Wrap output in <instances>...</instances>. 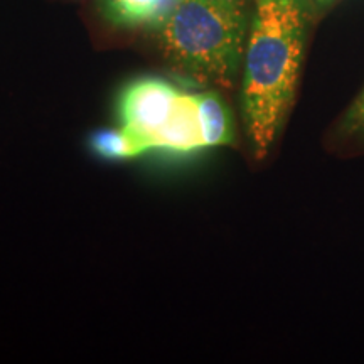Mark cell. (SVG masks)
<instances>
[{"label": "cell", "mask_w": 364, "mask_h": 364, "mask_svg": "<svg viewBox=\"0 0 364 364\" xmlns=\"http://www.w3.org/2000/svg\"><path fill=\"white\" fill-rule=\"evenodd\" d=\"M309 22V0H258L241 85L243 120L257 159L267 156L292 107Z\"/></svg>", "instance_id": "cell-1"}, {"label": "cell", "mask_w": 364, "mask_h": 364, "mask_svg": "<svg viewBox=\"0 0 364 364\" xmlns=\"http://www.w3.org/2000/svg\"><path fill=\"white\" fill-rule=\"evenodd\" d=\"M201 124L204 147H223L235 142V127L230 108L216 91L194 93Z\"/></svg>", "instance_id": "cell-5"}, {"label": "cell", "mask_w": 364, "mask_h": 364, "mask_svg": "<svg viewBox=\"0 0 364 364\" xmlns=\"http://www.w3.org/2000/svg\"><path fill=\"white\" fill-rule=\"evenodd\" d=\"M177 0H102L108 21L120 27H159Z\"/></svg>", "instance_id": "cell-6"}, {"label": "cell", "mask_w": 364, "mask_h": 364, "mask_svg": "<svg viewBox=\"0 0 364 364\" xmlns=\"http://www.w3.org/2000/svg\"><path fill=\"white\" fill-rule=\"evenodd\" d=\"M348 125L351 130L364 132V93L358 98V102L354 103L348 115Z\"/></svg>", "instance_id": "cell-8"}, {"label": "cell", "mask_w": 364, "mask_h": 364, "mask_svg": "<svg viewBox=\"0 0 364 364\" xmlns=\"http://www.w3.org/2000/svg\"><path fill=\"white\" fill-rule=\"evenodd\" d=\"M159 29L167 61L186 78L231 88L247 49L243 0H177Z\"/></svg>", "instance_id": "cell-2"}, {"label": "cell", "mask_w": 364, "mask_h": 364, "mask_svg": "<svg viewBox=\"0 0 364 364\" xmlns=\"http://www.w3.org/2000/svg\"><path fill=\"white\" fill-rule=\"evenodd\" d=\"M182 93L169 80L159 76L132 80L118 95L117 112L122 129L152 152L157 135L169 124Z\"/></svg>", "instance_id": "cell-3"}, {"label": "cell", "mask_w": 364, "mask_h": 364, "mask_svg": "<svg viewBox=\"0 0 364 364\" xmlns=\"http://www.w3.org/2000/svg\"><path fill=\"white\" fill-rule=\"evenodd\" d=\"M314 2H316L317 6H321V7H329L331 4L336 2V0H314Z\"/></svg>", "instance_id": "cell-9"}, {"label": "cell", "mask_w": 364, "mask_h": 364, "mask_svg": "<svg viewBox=\"0 0 364 364\" xmlns=\"http://www.w3.org/2000/svg\"><path fill=\"white\" fill-rule=\"evenodd\" d=\"M90 150L103 161H130L149 154L135 136H132L125 129H100L90 135Z\"/></svg>", "instance_id": "cell-7"}, {"label": "cell", "mask_w": 364, "mask_h": 364, "mask_svg": "<svg viewBox=\"0 0 364 364\" xmlns=\"http://www.w3.org/2000/svg\"><path fill=\"white\" fill-rule=\"evenodd\" d=\"M201 149H204V140L194 93H182L181 102L169 124L157 135L154 150H166L171 154H193Z\"/></svg>", "instance_id": "cell-4"}]
</instances>
